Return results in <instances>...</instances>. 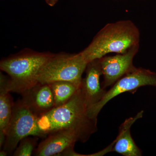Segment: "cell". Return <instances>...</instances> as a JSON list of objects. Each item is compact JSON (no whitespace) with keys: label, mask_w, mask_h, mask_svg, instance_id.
I'll return each mask as SVG.
<instances>
[{"label":"cell","mask_w":156,"mask_h":156,"mask_svg":"<svg viewBox=\"0 0 156 156\" xmlns=\"http://www.w3.org/2000/svg\"><path fill=\"white\" fill-rule=\"evenodd\" d=\"M144 111H141L134 117H130L120 126L119 134L110 148L124 156H142V151L136 145L131 134V126L136 121L141 119Z\"/></svg>","instance_id":"11"},{"label":"cell","mask_w":156,"mask_h":156,"mask_svg":"<svg viewBox=\"0 0 156 156\" xmlns=\"http://www.w3.org/2000/svg\"><path fill=\"white\" fill-rule=\"evenodd\" d=\"M8 155V154L7 153V152L4 150H1L0 151V156H6Z\"/></svg>","instance_id":"16"},{"label":"cell","mask_w":156,"mask_h":156,"mask_svg":"<svg viewBox=\"0 0 156 156\" xmlns=\"http://www.w3.org/2000/svg\"><path fill=\"white\" fill-rule=\"evenodd\" d=\"M45 2H46V1H47V0H45Z\"/></svg>","instance_id":"17"},{"label":"cell","mask_w":156,"mask_h":156,"mask_svg":"<svg viewBox=\"0 0 156 156\" xmlns=\"http://www.w3.org/2000/svg\"><path fill=\"white\" fill-rule=\"evenodd\" d=\"M53 54L27 50L2 59L0 68L9 76L10 92L21 94L37 84L40 71Z\"/></svg>","instance_id":"3"},{"label":"cell","mask_w":156,"mask_h":156,"mask_svg":"<svg viewBox=\"0 0 156 156\" xmlns=\"http://www.w3.org/2000/svg\"><path fill=\"white\" fill-rule=\"evenodd\" d=\"M58 1V0H47L46 2L49 6L53 7L56 5Z\"/></svg>","instance_id":"15"},{"label":"cell","mask_w":156,"mask_h":156,"mask_svg":"<svg viewBox=\"0 0 156 156\" xmlns=\"http://www.w3.org/2000/svg\"><path fill=\"white\" fill-rule=\"evenodd\" d=\"M145 86L156 87V73L135 67L114 84L99 102L88 109L89 115L97 119L101 109L112 98L125 92H134Z\"/></svg>","instance_id":"6"},{"label":"cell","mask_w":156,"mask_h":156,"mask_svg":"<svg viewBox=\"0 0 156 156\" xmlns=\"http://www.w3.org/2000/svg\"><path fill=\"white\" fill-rule=\"evenodd\" d=\"M21 95V100L37 116L55 108L53 92L49 84L38 83Z\"/></svg>","instance_id":"9"},{"label":"cell","mask_w":156,"mask_h":156,"mask_svg":"<svg viewBox=\"0 0 156 156\" xmlns=\"http://www.w3.org/2000/svg\"><path fill=\"white\" fill-rule=\"evenodd\" d=\"M7 89L0 88V147H3L14 105L13 99Z\"/></svg>","instance_id":"12"},{"label":"cell","mask_w":156,"mask_h":156,"mask_svg":"<svg viewBox=\"0 0 156 156\" xmlns=\"http://www.w3.org/2000/svg\"><path fill=\"white\" fill-rule=\"evenodd\" d=\"M140 33L134 23L122 20L107 24L80 53L85 60L99 59L109 53H124L139 45Z\"/></svg>","instance_id":"2"},{"label":"cell","mask_w":156,"mask_h":156,"mask_svg":"<svg viewBox=\"0 0 156 156\" xmlns=\"http://www.w3.org/2000/svg\"><path fill=\"white\" fill-rule=\"evenodd\" d=\"M38 137L27 136L20 140L12 155L14 156H30L33 155L36 149Z\"/></svg>","instance_id":"14"},{"label":"cell","mask_w":156,"mask_h":156,"mask_svg":"<svg viewBox=\"0 0 156 156\" xmlns=\"http://www.w3.org/2000/svg\"><path fill=\"white\" fill-rule=\"evenodd\" d=\"M38 116L21 99L14 103L3 149L13 154L20 140L28 136L44 137L37 124Z\"/></svg>","instance_id":"5"},{"label":"cell","mask_w":156,"mask_h":156,"mask_svg":"<svg viewBox=\"0 0 156 156\" xmlns=\"http://www.w3.org/2000/svg\"><path fill=\"white\" fill-rule=\"evenodd\" d=\"M79 141L74 131L62 130L48 134L37 146L33 155L36 156H62L74 150L76 143Z\"/></svg>","instance_id":"8"},{"label":"cell","mask_w":156,"mask_h":156,"mask_svg":"<svg viewBox=\"0 0 156 156\" xmlns=\"http://www.w3.org/2000/svg\"><path fill=\"white\" fill-rule=\"evenodd\" d=\"M88 63L80 52L76 54H53L40 71L38 83L50 84L67 81L80 87L82 75Z\"/></svg>","instance_id":"4"},{"label":"cell","mask_w":156,"mask_h":156,"mask_svg":"<svg viewBox=\"0 0 156 156\" xmlns=\"http://www.w3.org/2000/svg\"><path fill=\"white\" fill-rule=\"evenodd\" d=\"M139 45L130 48L124 53L113 56H104L99 58L103 82V89L112 86L120 78L134 69L133 61L139 50Z\"/></svg>","instance_id":"7"},{"label":"cell","mask_w":156,"mask_h":156,"mask_svg":"<svg viewBox=\"0 0 156 156\" xmlns=\"http://www.w3.org/2000/svg\"><path fill=\"white\" fill-rule=\"evenodd\" d=\"M86 70V77L83 79L81 88L88 109L99 102L106 91L100 84L102 73L99 59L88 63Z\"/></svg>","instance_id":"10"},{"label":"cell","mask_w":156,"mask_h":156,"mask_svg":"<svg viewBox=\"0 0 156 156\" xmlns=\"http://www.w3.org/2000/svg\"><path fill=\"white\" fill-rule=\"evenodd\" d=\"M37 124L45 137L56 131L69 130L74 131L82 143L97 131V119L89 115L81 87L66 103L38 117Z\"/></svg>","instance_id":"1"},{"label":"cell","mask_w":156,"mask_h":156,"mask_svg":"<svg viewBox=\"0 0 156 156\" xmlns=\"http://www.w3.org/2000/svg\"><path fill=\"white\" fill-rule=\"evenodd\" d=\"M49 84L53 92L55 107L66 103L80 87L67 81H57Z\"/></svg>","instance_id":"13"}]
</instances>
